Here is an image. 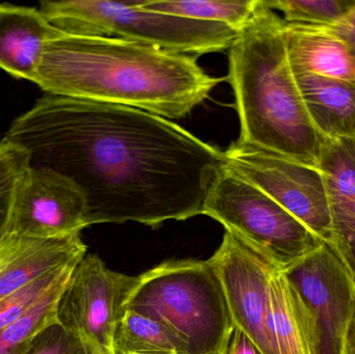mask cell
<instances>
[{"instance_id":"cell-11","label":"cell","mask_w":355,"mask_h":354,"mask_svg":"<svg viewBox=\"0 0 355 354\" xmlns=\"http://www.w3.org/2000/svg\"><path fill=\"white\" fill-rule=\"evenodd\" d=\"M87 199L73 181L47 168H29L17 193L8 235L56 238L87 228Z\"/></svg>"},{"instance_id":"cell-26","label":"cell","mask_w":355,"mask_h":354,"mask_svg":"<svg viewBox=\"0 0 355 354\" xmlns=\"http://www.w3.org/2000/svg\"><path fill=\"white\" fill-rule=\"evenodd\" d=\"M221 354H263L257 345L239 328H234Z\"/></svg>"},{"instance_id":"cell-12","label":"cell","mask_w":355,"mask_h":354,"mask_svg":"<svg viewBox=\"0 0 355 354\" xmlns=\"http://www.w3.org/2000/svg\"><path fill=\"white\" fill-rule=\"evenodd\" d=\"M85 255L80 233L48 239L8 235L0 241V301L48 272L79 263Z\"/></svg>"},{"instance_id":"cell-8","label":"cell","mask_w":355,"mask_h":354,"mask_svg":"<svg viewBox=\"0 0 355 354\" xmlns=\"http://www.w3.org/2000/svg\"><path fill=\"white\" fill-rule=\"evenodd\" d=\"M137 280L112 272L98 256L85 255L58 301V324L83 337L100 354H114V333Z\"/></svg>"},{"instance_id":"cell-14","label":"cell","mask_w":355,"mask_h":354,"mask_svg":"<svg viewBox=\"0 0 355 354\" xmlns=\"http://www.w3.org/2000/svg\"><path fill=\"white\" fill-rule=\"evenodd\" d=\"M60 33L39 8L0 4V68L33 82L44 47Z\"/></svg>"},{"instance_id":"cell-22","label":"cell","mask_w":355,"mask_h":354,"mask_svg":"<svg viewBox=\"0 0 355 354\" xmlns=\"http://www.w3.org/2000/svg\"><path fill=\"white\" fill-rule=\"evenodd\" d=\"M288 24L323 27L335 24L355 6V0H264Z\"/></svg>"},{"instance_id":"cell-27","label":"cell","mask_w":355,"mask_h":354,"mask_svg":"<svg viewBox=\"0 0 355 354\" xmlns=\"http://www.w3.org/2000/svg\"><path fill=\"white\" fill-rule=\"evenodd\" d=\"M341 354H355V303L344 336Z\"/></svg>"},{"instance_id":"cell-15","label":"cell","mask_w":355,"mask_h":354,"mask_svg":"<svg viewBox=\"0 0 355 354\" xmlns=\"http://www.w3.org/2000/svg\"><path fill=\"white\" fill-rule=\"evenodd\" d=\"M292 70L317 132L325 141H355V82Z\"/></svg>"},{"instance_id":"cell-13","label":"cell","mask_w":355,"mask_h":354,"mask_svg":"<svg viewBox=\"0 0 355 354\" xmlns=\"http://www.w3.org/2000/svg\"><path fill=\"white\" fill-rule=\"evenodd\" d=\"M331 214L329 245L355 284V147L354 141H325L319 159Z\"/></svg>"},{"instance_id":"cell-17","label":"cell","mask_w":355,"mask_h":354,"mask_svg":"<svg viewBox=\"0 0 355 354\" xmlns=\"http://www.w3.org/2000/svg\"><path fill=\"white\" fill-rule=\"evenodd\" d=\"M286 44L293 68L324 78L355 82V57L337 39L287 23Z\"/></svg>"},{"instance_id":"cell-2","label":"cell","mask_w":355,"mask_h":354,"mask_svg":"<svg viewBox=\"0 0 355 354\" xmlns=\"http://www.w3.org/2000/svg\"><path fill=\"white\" fill-rule=\"evenodd\" d=\"M223 80L193 56L120 37L62 33L44 47L33 82L50 95L180 118Z\"/></svg>"},{"instance_id":"cell-19","label":"cell","mask_w":355,"mask_h":354,"mask_svg":"<svg viewBox=\"0 0 355 354\" xmlns=\"http://www.w3.org/2000/svg\"><path fill=\"white\" fill-rule=\"evenodd\" d=\"M260 0L214 1V0H132L137 8L149 12L173 15L191 20L221 23L237 33L254 14Z\"/></svg>"},{"instance_id":"cell-24","label":"cell","mask_w":355,"mask_h":354,"mask_svg":"<svg viewBox=\"0 0 355 354\" xmlns=\"http://www.w3.org/2000/svg\"><path fill=\"white\" fill-rule=\"evenodd\" d=\"M24 354H100L87 340L64 328L58 321L50 324L31 341Z\"/></svg>"},{"instance_id":"cell-20","label":"cell","mask_w":355,"mask_h":354,"mask_svg":"<svg viewBox=\"0 0 355 354\" xmlns=\"http://www.w3.org/2000/svg\"><path fill=\"white\" fill-rule=\"evenodd\" d=\"M77 264L48 272L0 301V330L24 317L52 293L64 288Z\"/></svg>"},{"instance_id":"cell-16","label":"cell","mask_w":355,"mask_h":354,"mask_svg":"<svg viewBox=\"0 0 355 354\" xmlns=\"http://www.w3.org/2000/svg\"><path fill=\"white\" fill-rule=\"evenodd\" d=\"M269 295L279 354H317L310 314L285 272L279 268L271 274Z\"/></svg>"},{"instance_id":"cell-5","label":"cell","mask_w":355,"mask_h":354,"mask_svg":"<svg viewBox=\"0 0 355 354\" xmlns=\"http://www.w3.org/2000/svg\"><path fill=\"white\" fill-rule=\"evenodd\" d=\"M39 10L68 35L120 37L193 57L229 50L236 37V31L221 23L141 10L132 0L42 1Z\"/></svg>"},{"instance_id":"cell-10","label":"cell","mask_w":355,"mask_h":354,"mask_svg":"<svg viewBox=\"0 0 355 354\" xmlns=\"http://www.w3.org/2000/svg\"><path fill=\"white\" fill-rule=\"evenodd\" d=\"M314 328L317 354H341L355 303V284L327 245L286 270Z\"/></svg>"},{"instance_id":"cell-9","label":"cell","mask_w":355,"mask_h":354,"mask_svg":"<svg viewBox=\"0 0 355 354\" xmlns=\"http://www.w3.org/2000/svg\"><path fill=\"white\" fill-rule=\"evenodd\" d=\"M208 262L220 280L234 328L263 354H279L269 295V281L277 266L229 231Z\"/></svg>"},{"instance_id":"cell-1","label":"cell","mask_w":355,"mask_h":354,"mask_svg":"<svg viewBox=\"0 0 355 354\" xmlns=\"http://www.w3.org/2000/svg\"><path fill=\"white\" fill-rule=\"evenodd\" d=\"M26 150L31 168L67 177L87 199V227L202 213L225 152L168 118L130 106L45 94L3 137Z\"/></svg>"},{"instance_id":"cell-25","label":"cell","mask_w":355,"mask_h":354,"mask_svg":"<svg viewBox=\"0 0 355 354\" xmlns=\"http://www.w3.org/2000/svg\"><path fill=\"white\" fill-rule=\"evenodd\" d=\"M294 25V24H293ZM309 33L325 35L343 44L355 57V6L335 24L323 27L296 25Z\"/></svg>"},{"instance_id":"cell-21","label":"cell","mask_w":355,"mask_h":354,"mask_svg":"<svg viewBox=\"0 0 355 354\" xmlns=\"http://www.w3.org/2000/svg\"><path fill=\"white\" fill-rule=\"evenodd\" d=\"M64 288L52 293L24 317L0 330V354H24L41 330L58 321V301Z\"/></svg>"},{"instance_id":"cell-18","label":"cell","mask_w":355,"mask_h":354,"mask_svg":"<svg viewBox=\"0 0 355 354\" xmlns=\"http://www.w3.org/2000/svg\"><path fill=\"white\" fill-rule=\"evenodd\" d=\"M114 353L188 354V347L162 322L126 310L114 333Z\"/></svg>"},{"instance_id":"cell-6","label":"cell","mask_w":355,"mask_h":354,"mask_svg":"<svg viewBox=\"0 0 355 354\" xmlns=\"http://www.w3.org/2000/svg\"><path fill=\"white\" fill-rule=\"evenodd\" d=\"M286 272L324 242L256 185L225 166L207 191L202 213Z\"/></svg>"},{"instance_id":"cell-4","label":"cell","mask_w":355,"mask_h":354,"mask_svg":"<svg viewBox=\"0 0 355 354\" xmlns=\"http://www.w3.org/2000/svg\"><path fill=\"white\" fill-rule=\"evenodd\" d=\"M137 278L125 311L174 330L188 354L223 353L234 324L220 280L208 261L166 262Z\"/></svg>"},{"instance_id":"cell-3","label":"cell","mask_w":355,"mask_h":354,"mask_svg":"<svg viewBox=\"0 0 355 354\" xmlns=\"http://www.w3.org/2000/svg\"><path fill=\"white\" fill-rule=\"evenodd\" d=\"M286 25L260 0L229 48L227 80L240 121L236 143L317 168L325 139L313 126L300 95Z\"/></svg>"},{"instance_id":"cell-23","label":"cell","mask_w":355,"mask_h":354,"mask_svg":"<svg viewBox=\"0 0 355 354\" xmlns=\"http://www.w3.org/2000/svg\"><path fill=\"white\" fill-rule=\"evenodd\" d=\"M31 168L26 150L17 143L0 141V241L6 236L17 193Z\"/></svg>"},{"instance_id":"cell-28","label":"cell","mask_w":355,"mask_h":354,"mask_svg":"<svg viewBox=\"0 0 355 354\" xmlns=\"http://www.w3.org/2000/svg\"><path fill=\"white\" fill-rule=\"evenodd\" d=\"M211 354H221V353H211Z\"/></svg>"},{"instance_id":"cell-29","label":"cell","mask_w":355,"mask_h":354,"mask_svg":"<svg viewBox=\"0 0 355 354\" xmlns=\"http://www.w3.org/2000/svg\"><path fill=\"white\" fill-rule=\"evenodd\" d=\"M354 147H355V141H354Z\"/></svg>"},{"instance_id":"cell-7","label":"cell","mask_w":355,"mask_h":354,"mask_svg":"<svg viewBox=\"0 0 355 354\" xmlns=\"http://www.w3.org/2000/svg\"><path fill=\"white\" fill-rule=\"evenodd\" d=\"M225 157L229 170L256 185L325 245H331V214L318 168L236 143L225 151Z\"/></svg>"}]
</instances>
